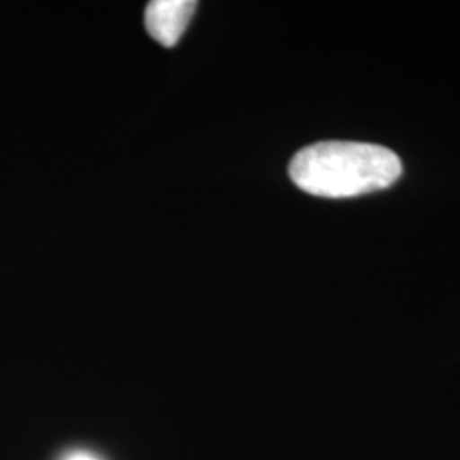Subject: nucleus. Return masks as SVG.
Returning <instances> with one entry per match:
<instances>
[{
  "label": "nucleus",
  "instance_id": "2",
  "mask_svg": "<svg viewBox=\"0 0 460 460\" xmlns=\"http://www.w3.org/2000/svg\"><path fill=\"white\" fill-rule=\"evenodd\" d=\"M197 11L193 0H154L146 11L148 34L165 49H172Z\"/></svg>",
  "mask_w": 460,
  "mask_h": 460
},
{
  "label": "nucleus",
  "instance_id": "3",
  "mask_svg": "<svg viewBox=\"0 0 460 460\" xmlns=\"http://www.w3.org/2000/svg\"><path fill=\"white\" fill-rule=\"evenodd\" d=\"M68 460H101L96 459V457H93V456H89V454H75V456H72Z\"/></svg>",
  "mask_w": 460,
  "mask_h": 460
},
{
  "label": "nucleus",
  "instance_id": "1",
  "mask_svg": "<svg viewBox=\"0 0 460 460\" xmlns=\"http://www.w3.org/2000/svg\"><path fill=\"white\" fill-rule=\"evenodd\" d=\"M288 174L296 188L314 197L353 198L393 186L402 164L382 146L331 140L298 150Z\"/></svg>",
  "mask_w": 460,
  "mask_h": 460
}]
</instances>
